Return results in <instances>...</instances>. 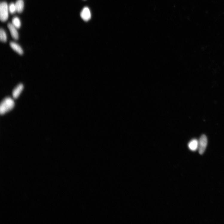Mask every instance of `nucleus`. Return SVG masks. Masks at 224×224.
Listing matches in <instances>:
<instances>
[{
	"instance_id": "f257e3e1",
	"label": "nucleus",
	"mask_w": 224,
	"mask_h": 224,
	"mask_svg": "<svg viewBox=\"0 0 224 224\" xmlns=\"http://www.w3.org/2000/svg\"><path fill=\"white\" fill-rule=\"evenodd\" d=\"M13 100L10 97H7L3 100L0 105V113L3 115L10 111L14 106Z\"/></svg>"
},
{
	"instance_id": "f03ea898",
	"label": "nucleus",
	"mask_w": 224,
	"mask_h": 224,
	"mask_svg": "<svg viewBox=\"0 0 224 224\" xmlns=\"http://www.w3.org/2000/svg\"><path fill=\"white\" fill-rule=\"evenodd\" d=\"M9 11V6L6 2H1L0 5V18L1 21L4 22L8 19Z\"/></svg>"
},
{
	"instance_id": "7ed1b4c3",
	"label": "nucleus",
	"mask_w": 224,
	"mask_h": 224,
	"mask_svg": "<svg viewBox=\"0 0 224 224\" xmlns=\"http://www.w3.org/2000/svg\"><path fill=\"white\" fill-rule=\"evenodd\" d=\"M198 142V150L199 153L200 154H202L205 152L207 145L208 140L206 136L205 135H202Z\"/></svg>"
},
{
	"instance_id": "20e7f679",
	"label": "nucleus",
	"mask_w": 224,
	"mask_h": 224,
	"mask_svg": "<svg viewBox=\"0 0 224 224\" xmlns=\"http://www.w3.org/2000/svg\"><path fill=\"white\" fill-rule=\"evenodd\" d=\"M81 18L85 21H88L91 18V13L90 10L87 7H85L80 13Z\"/></svg>"
},
{
	"instance_id": "39448f33",
	"label": "nucleus",
	"mask_w": 224,
	"mask_h": 224,
	"mask_svg": "<svg viewBox=\"0 0 224 224\" xmlns=\"http://www.w3.org/2000/svg\"><path fill=\"white\" fill-rule=\"evenodd\" d=\"M7 26L10 31L12 37L14 39L18 40L19 39V34L17 30V28L11 23H9L7 25Z\"/></svg>"
},
{
	"instance_id": "423d86ee",
	"label": "nucleus",
	"mask_w": 224,
	"mask_h": 224,
	"mask_svg": "<svg viewBox=\"0 0 224 224\" xmlns=\"http://www.w3.org/2000/svg\"><path fill=\"white\" fill-rule=\"evenodd\" d=\"M24 86L22 84H20L15 88L12 92V95L14 99L18 98L24 89Z\"/></svg>"
},
{
	"instance_id": "0eeeda50",
	"label": "nucleus",
	"mask_w": 224,
	"mask_h": 224,
	"mask_svg": "<svg viewBox=\"0 0 224 224\" xmlns=\"http://www.w3.org/2000/svg\"><path fill=\"white\" fill-rule=\"evenodd\" d=\"M198 141L195 139L192 140L188 144L189 149L192 151H195L198 150Z\"/></svg>"
},
{
	"instance_id": "6e6552de",
	"label": "nucleus",
	"mask_w": 224,
	"mask_h": 224,
	"mask_svg": "<svg viewBox=\"0 0 224 224\" xmlns=\"http://www.w3.org/2000/svg\"><path fill=\"white\" fill-rule=\"evenodd\" d=\"M10 45L13 50L16 52L19 55H22L23 54L24 51L19 45L15 42H11L10 43Z\"/></svg>"
},
{
	"instance_id": "1a4fd4ad",
	"label": "nucleus",
	"mask_w": 224,
	"mask_h": 224,
	"mask_svg": "<svg viewBox=\"0 0 224 224\" xmlns=\"http://www.w3.org/2000/svg\"><path fill=\"white\" fill-rule=\"evenodd\" d=\"M17 11L19 13H22L24 10V3L23 0H17L15 4Z\"/></svg>"
},
{
	"instance_id": "9d476101",
	"label": "nucleus",
	"mask_w": 224,
	"mask_h": 224,
	"mask_svg": "<svg viewBox=\"0 0 224 224\" xmlns=\"http://www.w3.org/2000/svg\"><path fill=\"white\" fill-rule=\"evenodd\" d=\"M13 25L17 28H20L21 25V21L18 17H14L12 20Z\"/></svg>"
},
{
	"instance_id": "9b49d317",
	"label": "nucleus",
	"mask_w": 224,
	"mask_h": 224,
	"mask_svg": "<svg viewBox=\"0 0 224 224\" xmlns=\"http://www.w3.org/2000/svg\"><path fill=\"white\" fill-rule=\"evenodd\" d=\"M0 39L1 41L5 42L7 41V36L6 32L3 29H1L0 31Z\"/></svg>"
},
{
	"instance_id": "f8f14e48",
	"label": "nucleus",
	"mask_w": 224,
	"mask_h": 224,
	"mask_svg": "<svg viewBox=\"0 0 224 224\" xmlns=\"http://www.w3.org/2000/svg\"><path fill=\"white\" fill-rule=\"evenodd\" d=\"M9 12L11 14H13L17 11L16 6L13 3H11L9 6Z\"/></svg>"
}]
</instances>
